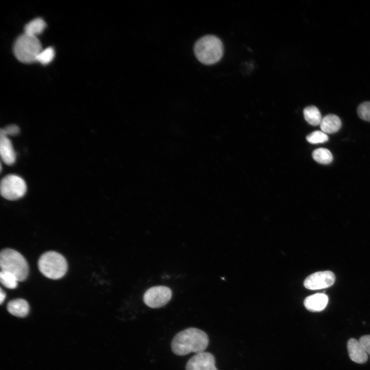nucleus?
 I'll return each instance as SVG.
<instances>
[{
  "mask_svg": "<svg viewBox=\"0 0 370 370\" xmlns=\"http://www.w3.org/2000/svg\"><path fill=\"white\" fill-rule=\"evenodd\" d=\"M357 114L361 119L370 122V101L360 104L357 108Z\"/></svg>",
  "mask_w": 370,
  "mask_h": 370,
  "instance_id": "412c9836",
  "label": "nucleus"
},
{
  "mask_svg": "<svg viewBox=\"0 0 370 370\" xmlns=\"http://www.w3.org/2000/svg\"><path fill=\"white\" fill-rule=\"evenodd\" d=\"M328 301V297L324 293H316L305 298L304 304L310 311L318 312L323 310Z\"/></svg>",
  "mask_w": 370,
  "mask_h": 370,
  "instance_id": "f8f14e48",
  "label": "nucleus"
},
{
  "mask_svg": "<svg viewBox=\"0 0 370 370\" xmlns=\"http://www.w3.org/2000/svg\"><path fill=\"white\" fill-rule=\"evenodd\" d=\"M54 54V50L51 47L42 49L37 57L36 62L43 65L48 64L53 59Z\"/></svg>",
  "mask_w": 370,
  "mask_h": 370,
  "instance_id": "6ab92c4d",
  "label": "nucleus"
},
{
  "mask_svg": "<svg viewBox=\"0 0 370 370\" xmlns=\"http://www.w3.org/2000/svg\"><path fill=\"white\" fill-rule=\"evenodd\" d=\"M1 270L13 274L18 281L25 280L28 274V265L25 257L17 251L6 248L0 253Z\"/></svg>",
  "mask_w": 370,
  "mask_h": 370,
  "instance_id": "7ed1b4c3",
  "label": "nucleus"
},
{
  "mask_svg": "<svg viewBox=\"0 0 370 370\" xmlns=\"http://www.w3.org/2000/svg\"><path fill=\"white\" fill-rule=\"evenodd\" d=\"M0 154L3 161L7 165H12L16 160V154L10 140L1 132Z\"/></svg>",
  "mask_w": 370,
  "mask_h": 370,
  "instance_id": "9b49d317",
  "label": "nucleus"
},
{
  "mask_svg": "<svg viewBox=\"0 0 370 370\" xmlns=\"http://www.w3.org/2000/svg\"><path fill=\"white\" fill-rule=\"evenodd\" d=\"M194 51L196 58L201 63L211 65L221 58L223 45L218 38L213 35H207L196 41Z\"/></svg>",
  "mask_w": 370,
  "mask_h": 370,
  "instance_id": "f03ea898",
  "label": "nucleus"
},
{
  "mask_svg": "<svg viewBox=\"0 0 370 370\" xmlns=\"http://www.w3.org/2000/svg\"><path fill=\"white\" fill-rule=\"evenodd\" d=\"M209 344V338L203 331L191 327L177 333L171 342L172 351L178 356H184L190 353L204 351Z\"/></svg>",
  "mask_w": 370,
  "mask_h": 370,
  "instance_id": "f257e3e1",
  "label": "nucleus"
},
{
  "mask_svg": "<svg viewBox=\"0 0 370 370\" xmlns=\"http://www.w3.org/2000/svg\"><path fill=\"white\" fill-rule=\"evenodd\" d=\"M8 311L12 315L18 317L26 316L29 310L28 302L22 299H16L10 301L7 307Z\"/></svg>",
  "mask_w": 370,
  "mask_h": 370,
  "instance_id": "4468645a",
  "label": "nucleus"
},
{
  "mask_svg": "<svg viewBox=\"0 0 370 370\" xmlns=\"http://www.w3.org/2000/svg\"><path fill=\"white\" fill-rule=\"evenodd\" d=\"M172 291L165 286H159L151 287L144 293L143 300L145 304L152 308H158L165 305L171 299Z\"/></svg>",
  "mask_w": 370,
  "mask_h": 370,
  "instance_id": "0eeeda50",
  "label": "nucleus"
},
{
  "mask_svg": "<svg viewBox=\"0 0 370 370\" xmlns=\"http://www.w3.org/2000/svg\"><path fill=\"white\" fill-rule=\"evenodd\" d=\"M303 114L305 119L309 124L313 126L320 124L323 118L317 107L308 106L304 108Z\"/></svg>",
  "mask_w": 370,
  "mask_h": 370,
  "instance_id": "dca6fc26",
  "label": "nucleus"
},
{
  "mask_svg": "<svg viewBox=\"0 0 370 370\" xmlns=\"http://www.w3.org/2000/svg\"><path fill=\"white\" fill-rule=\"evenodd\" d=\"M186 370H218L214 356L208 352H200L192 357L187 363Z\"/></svg>",
  "mask_w": 370,
  "mask_h": 370,
  "instance_id": "1a4fd4ad",
  "label": "nucleus"
},
{
  "mask_svg": "<svg viewBox=\"0 0 370 370\" xmlns=\"http://www.w3.org/2000/svg\"><path fill=\"white\" fill-rule=\"evenodd\" d=\"M335 281V276L330 271H319L307 276L304 285L310 290H318L332 286Z\"/></svg>",
  "mask_w": 370,
  "mask_h": 370,
  "instance_id": "6e6552de",
  "label": "nucleus"
},
{
  "mask_svg": "<svg viewBox=\"0 0 370 370\" xmlns=\"http://www.w3.org/2000/svg\"><path fill=\"white\" fill-rule=\"evenodd\" d=\"M42 49L41 43L37 37L24 33L17 38L13 46L15 57L24 63L36 62L37 57Z\"/></svg>",
  "mask_w": 370,
  "mask_h": 370,
  "instance_id": "39448f33",
  "label": "nucleus"
},
{
  "mask_svg": "<svg viewBox=\"0 0 370 370\" xmlns=\"http://www.w3.org/2000/svg\"><path fill=\"white\" fill-rule=\"evenodd\" d=\"M26 191L27 186L25 180L17 175L9 174L1 180V194L8 200H17L25 194Z\"/></svg>",
  "mask_w": 370,
  "mask_h": 370,
  "instance_id": "423d86ee",
  "label": "nucleus"
},
{
  "mask_svg": "<svg viewBox=\"0 0 370 370\" xmlns=\"http://www.w3.org/2000/svg\"><path fill=\"white\" fill-rule=\"evenodd\" d=\"M347 347L349 357L353 361L363 364L367 361V354L359 341L354 338L349 339Z\"/></svg>",
  "mask_w": 370,
  "mask_h": 370,
  "instance_id": "9d476101",
  "label": "nucleus"
},
{
  "mask_svg": "<svg viewBox=\"0 0 370 370\" xmlns=\"http://www.w3.org/2000/svg\"><path fill=\"white\" fill-rule=\"evenodd\" d=\"M20 132V130L18 126L14 124L9 125L4 128H1L0 131L1 133L6 136H16L19 134Z\"/></svg>",
  "mask_w": 370,
  "mask_h": 370,
  "instance_id": "4be33fe9",
  "label": "nucleus"
},
{
  "mask_svg": "<svg viewBox=\"0 0 370 370\" xmlns=\"http://www.w3.org/2000/svg\"><path fill=\"white\" fill-rule=\"evenodd\" d=\"M306 140L312 144L322 143L328 140V137L322 131H316L307 136Z\"/></svg>",
  "mask_w": 370,
  "mask_h": 370,
  "instance_id": "aec40b11",
  "label": "nucleus"
},
{
  "mask_svg": "<svg viewBox=\"0 0 370 370\" xmlns=\"http://www.w3.org/2000/svg\"><path fill=\"white\" fill-rule=\"evenodd\" d=\"M320 125L323 132L332 134L340 129L342 123L338 116L334 114H328L322 118Z\"/></svg>",
  "mask_w": 370,
  "mask_h": 370,
  "instance_id": "ddd939ff",
  "label": "nucleus"
},
{
  "mask_svg": "<svg viewBox=\"0 0 370 370\" xmlns=\"http://www.w3.org/2000/svg\"><path fill=\"white\" fill-rule=\"evenodd\" d=\"M0 296V302L1 304H2L3 302L5 299L6 294L5 292L3 291L2 288H1Z\"/></svg>",
  "mask_w": 370,
  "mask_h": 370,
  "instance_id": "b1692460",
  "label": "nucleus"
},
{
  "mask_svg": "<svg viewBox=\"0 0 370 370\" xmlns=\"http://www.w3.org/2000/svg\"><path fill=\"white\" fill-rule=\"evenodd\" d=\"M0 281L2 284L9 289H14L17 286V279L11 273L1 270Z\"/></svg>",
  "mask_w": 370,
  "mask_h": 370,
  "instance_id": "a211bd4d",
  "label": "nucleus"
},
{
  "mask_svg": "<svg viewBox=\"0 0 370 370\" xmlns=\"http://www.w3.org/2000/svg\"><path fill=\"white\" fill-rule=\"evenodd\" d=\"M38 267L44 276L53 280L63 277L68 268L64 257L55 251H48L43 254L39 260Z\"/></svg>",
  "mask_w": 370,
  "mask_h": 370,
  "instance_id": "20e7f679",
  "label": "nucleus"
},
{
  "mask_svg": "<svg viewBox=\"0 0 370 370\" xmlns=\"http://www.w3.org/2000/svg\"><path fill=\"white\" fill-rule=\"evenodd\" d=\"M359 341L366 353L370 355V335L362 336Z\"/></svg>",
  "mask_w": 370,
  "mask_h": 370,
  "instance_id": "5701e85b",
  "label": "nucleus"
},
{
  "mask_svg": "<svg viewBox=\"0 0 370 370\" xmlns=\"http://www.w3.org/2000/svg\"><path fill=\"white\" fill-rule=\"evenodd\" d=\"M46 27V23L41 18H36L27 23L24 28V33L37 37Z\"/></svg>",
  "mask_w": 370,
  "mask_h": 370,
  "instance_id": "2eb2a0df",
  "label": "nucleus"
},
{
  "mask_svg": "<svg viewBox=\"0 0 370 370\" xmlns=\"http://www.w3.org/2000/svg\"><path fill=\"white\" fill-rule=\"evenodd\" d=\"M312 156L313 159L317 162L327 164L331 163L333 156L331 152L325 148H318L313 151Z\"/></svg>",
  "mask_w": 370,
  "mask_h": 370,
  "instance_id": "f3484780",
  "label": "nucleus"
}]
</instances>
